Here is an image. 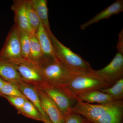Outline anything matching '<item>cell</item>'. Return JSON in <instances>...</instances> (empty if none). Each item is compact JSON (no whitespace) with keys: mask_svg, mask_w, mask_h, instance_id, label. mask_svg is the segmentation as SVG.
Segmentation results:
<instances>
[{"mask_svg":"<svg viewBox=\"0 0 123 123\" xmlns=\"http://www.w3.org/2000/svg\"><path fill=\"white\" fill-rule=\"evenodd\" d=\"M64 123H90L81 115L74 112H70L64 117Z\"/></svg>","mask_w":123,"mask_h":123,"instance_id":"cell-24","label":"cell"},{"mask_svg":"<svg viewBox=\"0 0 123 123\" xmlns=\"http://www.w3.org/2000/svg\"><path fill=\"white\" fill-rule=\"evenodd\" d=\"M47 33L56 58L69 70L72 72H88L93 70L89 62L62 44L51 31Z\"/></svg>","mask_w":123,"mask_h":123,"instance_id":"cell-1","label":"cell"},{"mask_svg":"<svg viewBox=\"0 0 123 123\" xmlns=\"http://www.w3.org/2000/svg\"><path fill=\"white\" fill-rule=\"evenodd\" d=\"M18 113L37 121L43 122L44 120L43 116L37 108L27 99H26L22 109Z\"/></svg>","mask_w":123,"mask_h":123,"instance_id":"cell-19","label":"cell"},{"mask_svg":"<svg viewBox=\"0 0 123 123\" xmlns=\"http://www.w3.org/2000/svg\"><path fill=\"white\" fill-rule=\"evenodd\" d=\"M19 31L17 26L14 24L0 50V59L7 60L14 64L25 60L22 55Z\"/></svg>","mask_w":123,"mask_h":123,"instance_id":"cell-5","label":"cell"},{"mask_svg":"<svg viewBox=\"0 0 123 123\" xmlns=\"http://www.w3.org/2000/svg\"><path fill=\"white\" fill-rule=\"evenodd\" d=\"M0 95L2 97L5 96L19 97L26 98L15 84L6 81L0 90Z\"/></svg>","mask_w":123,"mask_h":123,"instance_id":"cell-23","label":"cell"},{"mask_svg":"<svg viewBox=\"0 0 123 123\" xmlns=\"http://www.w3.org/2000/svg\"><path fill=\"white\" fill-rule=\"evenodd\" d=\"M31 4L37 13L47 32L51 31L49 21L48 1L47 0H30Z\"/></svg>","mask_w":123,"mask_h":123,"instance_id":"cell-17","label":"cell"},{"mask_svg":"<svg viewBox=\"0 0 123 123\" xmlns=\"http://www.w3.org/2000/svg\"><path fill=\"white\" fill-rule=\"evenodd\" d=\"M78 101L92 104H106L114 102L112 97L99 90H93L83 92L76 95Z\"/></svg>","mask_w":123,"mask_h":123,"instance_id":"cell-13","label":"cell"},{"mask_svg":"<svg viewBox=\"0 0 123 123\" xmlns=\"http://www.w3.org/2000/svg\"><path fill=\"white\" fill-rule=\"evenodd\" d=\"M0 77L6 81L14 84L22 81L15 65L2 59H0Z\"/></svg>","mask_w":123,"mask_h":123,"instance_id":"cell-16","label":"cell"},{"mask_svg":"<svg viewBox=\"0 0 123 123\" xmlns=\"http://www.w3.org/2000/svg\"><path fill=\"white\" fill-rule=\"evenodd\" d=\"M11 10L14 13V21L20 30L25 31L31 34L32 32L29 24L25 0H15L13 2Z\"/></svg>","mask_w":123,"mask_h":123,"instance_id":"cell-10","label":"cell"},{"mask_svg":"<svg viewBox=\"0 0 123 123\" xmlns=\"http://www.w3.org/2000/svg\"><path fill=\"white\" fill-rule=\"evenodd\" d=\"M99 90L111 95L115 101L123 100V78L117 81L112 85Z\"/></svg>","mask_w":123,"mask_h":123,"instance_id":"cell-20","label":"cell"},{"mask_svg":"<svg viewBox=\"0 0 123 123\" xmlns=\"http://www.w3.org/2000/svg\"><path fill=\"white\" fill-rule=\"evenodd\" d=\"M35 87L39 97L42 109L52 123H64V116L56 104L42 89L38 87Z\"/></svg>","mask_w":123,"mask_h":123,"instance_id":"cell-9","label":"cell"},{"mask_svg":"<svg viewBox=\"0 0 123 123\" xmlns=\"http://www.w3.org/2000/svg\"><path fill=\"white\" fill-rule=\"evenodd\" d=\"M38 87L56 104L64 117L73 112L78 102L76 95L67 86L56 87L44 82Z\"/></svg>","mask_w":123,"mask_h":123,"instance_id":"cell-4","label":"cell"},{"mask_svg":"<svg viewBox=\"0 0 123 123\" xmlns=\"http://www.w3.org/2000/svg\"><path fill=\"white\" fill-rule=\"evenodd\" d=\"M72 72L67 86L76 95L83 92L111 86L93 72Z\"/></svg>","mask_w":123,"mask_h":123,"instance_id":"cell-3","label":"cell"},{"mask_svg":"<svg viewBox=\"0 0 123 123\" xmlns=\"http://www.w3.org/2000/svg\"><path fill=\"white\" fill-rule=\"evenodd\" d=\"M14 84L17 86L27 99L37 108L44 119L49 118L42 109L39 97L35 87L25 83L22 81Z\"/></svg>","mask_w":123,"mask_h":123,"instance_id":"cell-15","label":"cell"},{"mask_svg":"<svg viewBox=\"0 0 123 123\" xmlns=\"http://www.w3.org/2000/svg\"><path fill=\"white\" fill-rule=\"evenodd\" d=\"M36 65L39 68L46 83L56 87L66 86L72 72L67 68L57 58H46Z\"/></svg>","mask_w":123,"mask_h":123,"instance_id":"cell-2","label":"cell"},{"mask_svg":"<svg viewBox=\"0 0 123 123\" xmlns=\"http://www.w3.org/2000/svg\"><path fill=\"white\" fill-rule=\"evenodd\" d=\"M118 41L117 43V48L118 52L123 55V29L119 35Z\"/></svg>","mask_w":123,"mask_h":123,"instance_id":"cell-26","label":"cell"},{"mask_svg":"<svg viewBox=\"0 0 123 123\" xmlns=\"http://www.w3.org/2000/svg\"><path fill=\"white\" fill-rule=\"evenodd\" d=\"M14 64L22 80L25 83L34 87H40L45 82L39 68L32 62L24 60Z\"/></svg>","mask_w":123,"mask_h":123,"instance_id":"cell-7","label":"cell"},{"mask_svg":"<svg viewBox=\"0 0 123 123\" xmlns=\"http://www.w3.org/2000/svg\"><path fill=\"white\" fill-rule=\"evenodd\" d=\"M19 34L22 55L25 60L29 61L30 36L32 34L28 31L19 30Z\"/></svg>","mask_w":123,"mask_h":123,"instance_id":"cell-22","label":"cell"},{"mask_svg":"<svg viewBox=\"0 0 123 123\" xmlns=\"http://www.w3.org/2000/svg\"><path fill=\"white\" fill-rule=\"evenodd\" d=\"M93 72L110 86L112 85L123 78V55L118 52L106 66Z\"/></svg>","mask_w":123,"mask_h":123,"instance_id":"cell-6","label":"cell"},{"mask_svg":"<svg viewBox=\"0 0 123 123\" xmlns=\"http://www.w3.org/2000/svg\"><path fill=\"white\" fill-rule=\"evenodd\" d=\"M35 35L45 57L57 59L50 37L41 22Z\"/></svg>","mask_w":123,"mask_h":123,"instance_id":"cell-14","label":"cell"},{"mask_svg":"<svg viewBox=\"0 0 123 123\" xmlns=\"http://www.w3.org/2000/svg\"><path fill=\"white\" fill-rule=\"evenodd\" d=\"M94 123H123V100L114 101Z\"/></svg>","mask_w":123,"mask_h":123,"instance_id":"cell-11","label":"cell"},{"mask_svg":"<svg viewBox=\"0 0 123 123\" xmlns=\"http://www.w3.org/2000/svg\"><path fill=\"white\" fill-rule=\"evenodd\" d=\"M46 58L43 55L35 34H31L30 36L29 61L37 65L42 62Z\"/></svg>","mask_w":123,"mask_h":123,"instance_id":"cell-18","label":"cell"},{"mask_svg":"<svg viewBox=\"0 0 123 123\" xmlns=\"http://www.w3.org/2000/svg\"><path fill=\"white\" fill-rule=\"evenodd\" d=\"M114 102L106 104H93L78 101L73 112L81 115L90 123H94L112 106Z\"/></svg>","mask_w":123,"mask_h":123,"instance_id":"cell-8","label":"cell"},{"mask_svg":"<svg viewBox=\"0 0 123 123\" xmlns=\"http://www.w3.org/2000/svg\"><path fill=\"white\" fill-rule=\"evenodd\" d=\"M6 81L0 77V90L1 89L2 86L4 85Z\"/></svg>","mask_w":123,"mask_h":123,"instance_id":"cell-27","label":"cell"},{"mask_svg":"<svg viewBox=\"0 0 123 123\" xmlns=\"http://www.w3.org/2000/svg\"><path fill=\"white\" fill-rule=\"evenodd\" d=\"M27 15L30 26L34 34H35L40 24V20L31 4L30 0H25Z\"/></svg>","mask_w":123,"mask_h":123,"instance_id":"cell-21","label":"cell"},{"mask_svg":"<svg viewBox=\"0 0 123 123\" xmlns=\"http://www.w3.org/2000/svg\"><path fill=\"white\" fill-rule=\"evenodd\" d=\"M123 11V0H117L112 4L97 14L86 22L80 25L81 29L85 30L90 25L103 19H107L112 15L118 14Z\"/></svg>","mask_w":123,"mask_h":123,"instance_id":"cell-12","label":"cell"},{"mask_svg":"<svg viewBox=\"0 0 123 123\" xmlns=\"http://www.w3.org/2000/svg\"><path fill=\"white\" fill-rule=\"evenodd\" d=\"M3 97L7 99L9 102L15 108L18 113L22 109L25 102L27 99L23 97H19L5 96Z\"/></svg>","mask_w":123,"mask_h":123,"instance_id":"cell-25","label":"cell"},{"mask_svg":"<svg viewBox=\"0 0 123 123\" xmlns=\"http://www.w3.org/2000/svg\"><path fill=\"white\" fill-rule=\"evenodd\" d=\"M43 122L44 123H52L49 118L44 119Z\"/></svg>","mask_w":123,"mask_h":123,"instance_id":"cell-28","label":"cell"}]
</instances>
